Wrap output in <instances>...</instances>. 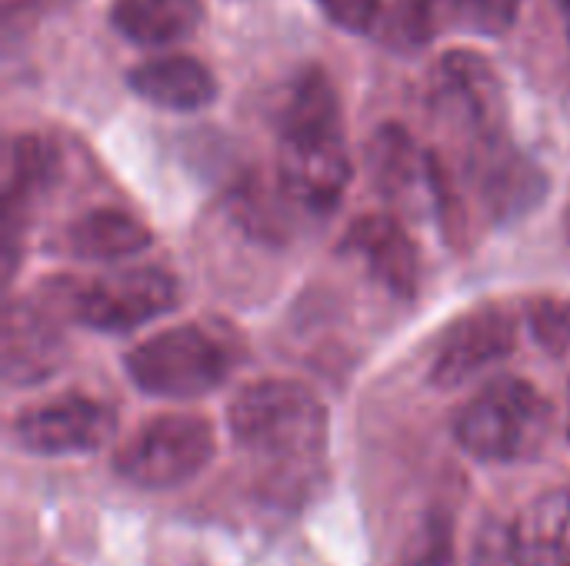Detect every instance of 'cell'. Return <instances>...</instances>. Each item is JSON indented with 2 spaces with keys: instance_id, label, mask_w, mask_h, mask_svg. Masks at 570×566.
Segmentation results:
<instances>
[{
  "instance_id": "obj_1",
  "label": "cell",
  "mask_w": 570,
  "mask_h": 566,
  "mask_svg": "<svg viewBox=\"0 0 570 566\" xmlns=\"http://www.w3.org/2000/svg\"><path fill=\"white\" fill-rule=\"evenodd\" d=\"M277 177L294 203L321 214L334 210L351 183L341 100L321 67H307L284 103Z\"/></svg>"
},
{
  "instance_id": "obj_2",
  "label": "cell",
  "mask_w": 570,
  "mask_h": 566,
  "mask_svg": "<svg viewBox=\"0 0 570 566\" xmlns=\"http://www.w3.org/2000/svg\"><path fill=\"white\" fill-rule=\"evenodd\" d=\"M227 427L240 450L277 467L314 464L327 447V407L297 380L247 384L227 407Z\"/></svg>"
},
{
  "instance_id": "obj_3",
  "label": "cell",
  "mask_w": 570,
  "mask_h": 566,
  "mask_svg": "<svg viewBox=\"0 0 570 566\" xmlns=\"http://www.w3.org/2000/svg\"><path fill=\"white\" fill-rule=\"evenodd\" d=\"M454 437L478 464L534 460L554 437V407L534 384L494 377L461 407Z\"/></svg>"
},
{
  "instance_id": "obj_4",
  "label": "cell",
  "mask_w": 570,
  "mask_h": 566,
  "mask_svg": "<svg viewBox=\"0 0 570 566\" xmlns=\"http://www.w3.org/2000/svg\"><path fill=\"white\" fill-rule=\"evenodd\" d=\"M137 390L160 400H197L214 394L230 374V350L204 327L180 324L140 340L127 360Z\"/></svg>"
},
{
  "instance_id": "obj_5",
  "label": "cell",
  "mask_w": 570,
  "mask_h": 566,
  "mask_svg": "<svg viewBox=\"0 0 570 566\" xmlns=\"http://www.w3.org/2000/svg\"><path fill=\"white\" fill-rule=\"evenodd\" d=\"M214 424L197 414H160L140 424L114 454V470L144 490L190 484L214 460Z\"/></svg>"
},
{
  "instance_id": "obj_6",
  "label": "cell",
  "mask_w": 570,
  "mask_h": 566,
  "mask_svg": "<svg viewBox=\"0 0 570 566\" xmlns=\"http://www.w3.org/2000/svg\"><path fill=\"white\" fill-rule=\"evenodd\" d=\"M57 304L90 330L127 334L170 314L180 304V290L160 267H127L57 287Z\"/></svg>"
},
{
  "instance_id": "obj_7",
  "label": "cell",
  "mask_w": 570,
  "mask_h": 566,
  "mask_svg": "<svg viewBox=\"0 0 570 566\" xmlns=\"http://www.w3.org/2000/svg\"><path fill=\"white\" fill-rule=\"evenodd\" d=\"M114 430H117L114 407L83 394H60L37 407H27L10 424L17 447L37 457L94 454L107 447Z\"/></svg>"
},
{
  "instance_id": "obj_8",
  "label": "cell",
  "mask_w": 570,
  "mask_h": 566,
  "mask_svg": "<svg viewBox=\"0 0 570 566\" xmlns=\"http://www.w3.org/2000/svg\"><path fill=\"white\" fill-rule=\"evenodd\" d=\"M431 100L434 110L471 130L474 140L501 137L504 123V87L494 63L478 50H448L434 63L431 77Z\"/></svg>"
},
{
  "instance_id": "obj_9",
  "label": "cell",
  "mask_w": 570,
  "mask_h": 566,
  "mask_svg": "<svg viewBox=\"0 0 570 566\" xmlns=\"http://www.w3.org/2000/svg\"><path fill=\"white\" fill-rule=\"evenodd\" d=\"M518 317L504 304H484L458 317L431 360V384L454 390L508 360L518 347Z\"/></svg>"
},
{
  "instance_id": "obj_10",
  "label": "cell",
  "mask_w": 570,
  "mask_h": 566,
  "mask_svg": "<svg viewBox=\"0 0 570 566\" xmlns=\"http://www.w3.org/2000/svg\"><path fill=\"white\" fill-rule=\"evenodd\" d=\"M367 167L374 187L404 210H421L424 200L438 203L434 157L424 153L401 123H384L367 140Z\"/></svg>"
},
{
  "instance_id": "obj_11",
  "label": "cell",
  "mask_w": 570,
  "mask_h": 566,
  "mask_svg": "<svg viewBox=\"0 0 570 566\" xmlns=\"http://www.w3.org/2000/svg\"><path fill=\"white\" fill-rule=\"evenodd\" d=\"M344 254L364 267L397 297H414L421 287V254L401 220L384 214L357 217L344 234Z\"/></svg>"
},
{
  "instance_id": "obj_12",
  "label": "cell",
  "mask_w": 570,
  "mask_h": 566,
  "mask_svg": "<svg viewBox=\"0 0 570 566\" xmlns=\"http://www.w3.org/2000/svg\"><path fill=\"white\" fill-rule=\"evenodd\" d=\"M471 177L498 217L524 214L544 193L541 170L531 160H524L504 137H491L474 147Z\"/></svg>"
},
{
  "instance_id": "obj_13",
  "label": "cell",
  "mask_w": 570,
  "mask_h": 566,
  "mask_svg": "<svg viewBox=\"0 0 570 566\" xmlns=\"http://www.w3.org/2000/svg\"><path fill=\"white\" fill-rule=\"evenodd\" d=\"M127 87L140 100L164 107V110H177V113L204 110L217 97V80L207 70V63L187 53L157 57V60H144L130 67Z\"/></svg>"
},
{
  "instance_id": "obj_14",
  "label": "cell",
  "mask_w": 570,
  "mask_h": 566,
  "mask_svg": "<svg viewBox=\"0 0 570 566\" xmlns=\"http://www.w3.org/2000/svg\"><path fill=\"white\" fill-rule=\"evenodd\" d=\"M63 254L73 260H90V264H110L134 257L150 247V230L127 210L114 207H97L77 217L60 240Z\"/></svg>"
},
{
  "instance_id": "obj_15",
  "label": "cell",
  "mask_w": 570,
  "mask_h": 566,
  "mask_svg": "<svg viewBox=\"0 0 570 566\" xmlns=\"http://www.w3.org/2000/svg\"><path fill=\"white\" fill-rule=\"evenodd\" d=\"M63 347L57 340L53 324L40 314L10 304L3 317V377L7 384H33L50 377L60 367Z\"/></svg>"
},
{
  "instance_id": "obj_16",
  "label": "cell",
  "mask_w": 570,
  "mask_h": 566,
  "mask_svg": "<svg viewBox=\"0 0 570 566\" xmlns=\"http://www.w3.org/2000/svg\"><path fill=\"white\" fill-rule=\"evenodd\" d=\"M200 0H114L110 23L140 47H167L187 40L200 27Z\"/></svg>"
},
{
  "instance_id": "obj_17",
  "label": "cell",
  "mask_w": 570,
  "mask_h": 566,
  "mask_svg": "<svg viewBox=\"0 0 570 566\" xmlns=\"http://www.w3.org/2000/svg\"><path fill=\"white\" fill-rule=\"evenodd\" d=\"M524 566H570V490H551L518 517Z\"/></svg>"
},
{
  "instance_id": "obj_18",
  "label": "cell",
  "mask_w": 570,
  "mask_h": 566,
  "mask_svg": "<svg viewBox=\"0 0 570 566\" xmlns=\"http://www.w3.org/2000/svg\"><path fill=\"white\" fill-rule=\"evenodd\" d=\"M458 13V0H384L374 33L391 50H421L431 43L448 17Z\"/></svg>"
},
{
  "instance_id": "obj_19",
  "label": "cell",
  "mask_w": 570,
  "mask_h": 566,
  "mask_svg": "<svg viewBox=\"0 0 570 566\" xmlns=\"http://www.w3.org/2000/svg\"><path fill=\"white\" fill-rule=\"evenodd\" d=\"M53 177V150L47 140L33 137V133H20L10 140L7 150V173H3V214L7 224L17 220V214L33 203V197H40L47 190Z\"/></svg>"
},
{
  "instance_id": "obj_20",
  "label": "cell",
  "mask_w": 570,
  "mask_h": 566,
  "mask_svg": "<svg viewBox=\"0 0 570 566\" xmlns=\"http://www.w3.org/2000/svg\"><path fill=\"white\" fill-rule=\"evenodd\" d=\"M397 566H458L454 530L444 517H431L407 540Z\"/></svg>"
},
{
  "instance_id": "obj_21",
  "label": "cell",
  "mask_w": 570,
  "mask_h": 566,
  "mask_svg": "<svg viewBox=\"0 0 570 566\" xmlns=\"http://www.w3.org/2000/svg\"><path fill=\"white\" fill-rule=\"evenodd\" d=\"M468 566H524L521 564L518 527L504 524V520H488L474 537Z\"/></svg>"
},
{
  "instance_id": "obj_22",
  "label": "cell",
  "mask_w": 570,
  "mask_h": 566,
  "mask_svg": "<svg viewBox=\"0 0 570 566\" xmlns=\"http://www.w3.org/2000/svg\"><path fill=\"white\" fill-rule=\"evenodd\" d=\"M524 0H458V17L474 33H508Z\"/></svg>"
},
{
  "instance_id": "obj_23",
  "label": "cell",
  "mask_w": 570,
  "mask_h": 566,
  "mask_svg": "<svg viewBox=\"0 0 570 566\" xmlns=\"http://www.w3.org/2000/svg\"><path fill=\"white\" fill-rule=\"evenodd\" d=\"M531 327L534 337L551 350V354H564L570 347V300H544L538 307H531Z\"/></svg>"
},
{
  "instance_id": "obj_24",
  "label": "cell",
  "mask_w": 570,
  "mask_h": 566,
  "mask_svg": "<svg viewBox=\"0 0 570 566\" xmlns=\"http://www.w3.org/2000/svg\"><path fill=\"white\" fill-rule=\"evenodd\" d=\"M317 3L331 17V23H337L351 33H374L384 0H317Z\"/></svg>"
},
{
  "instance_id": "obj_25",
  "label": "cell",
  "mask_w": 570,
  "mask_h": 566,
  "mask_svg": "<svg viewBox=\"0 0 570 566\" xmlns=\"http://www.w3.org/2000/svg\"><path fill=\"white\" fill-rule=\"evenodd\" d=\"M561 10H564V27H568V40H570V0H558Z\"/></svg>"
},
{
  "instance_id": "obj_26",
  "label": "cell",
  "mask_w": 570,
  "mask_h": 566,
  "mask_svg": "<svg viewBox=\"0 0 570 566\" xmlns=\"http://www.w3.org/2000/svg\"><path fill=\"white\" fill-rule=\"evenodd\" d=\"M564 430H568V444H570V384H568V404H564Z\"/></svg>"
}]
</instances>
